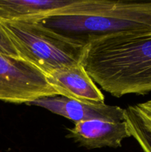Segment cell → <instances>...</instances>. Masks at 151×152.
<instances>
[{"label":"cell","instance_id":"3957f363","mask_svg":"<svg viewBox=\"0 0 151 152\" xmlns=\"http://www.w3.org/2000/svg\"><path fill=\"white\" fill-rule=\"evenodd\" d=\"M20 57L44 74L81 64L86 44L47 28L39 21L0 22Z\"/></svg>","mask_w":151,"mask_h":152},{"label":"cell","instance_id":"5b68a950","mask_svg":"<svg viewBox=\"0 0 151 152\" xmlns=\"http://www.w3.org/2000/svg\"><path fill=\"white\" fill-rule=\"evenodd\" d=\"M28 105L41 107L75 123L93 120L110 123H119L124 120V108L107 105L105 102L97 103L63 96H54L41 98Z\"/></svg>","mask_w":151,"mask_h":152},{"label":"cell","instance_id":"ba28073f","mask_svg":"<svg viewBox=\"0 0 151 152\" xmlns=\"http://www.w3.org/2000/svg\"><path fill=\"white\" fill-rule=\"evenodd\" d=\"M73 0H0V22L39 21L56 16Z\"/></svg>","mask_w":151,"mask_h":152},{"label":"cell","instance_id":"277c9868","mask_svg":"<svg viewBox=\"0 0 151 152\" xmlns=\"http://www.w3.org/2000/svg\"><path fill=\"white\" fill-rule=\"evenodd\" d=\"M54 96L60 95L41 70L22 58L0 53V100L28 105Z\"/></svg>","mask_w":151,"mask_h":152},{"label":"cell","instance_id":"7a4b0ae2","mask_svg":"<svg viewBox=\"0 0 151 152\" xmlns=\"http://www.w3.org/2000/svg\"><path fill=\"white\" fill-rule=\"evenodd\" d=\"M42 25L86 44L91 38L118 34L151 35V1L73 0Z\"/></svg>","mask_w":151,"mask_h":152},{"label":"cell","instance_id":"9c48e42d","mask_svg":"<svg viewBox=\"0 0 151 152\" xmlns=\"http://www.w3.org/2000/svg\"><path fill=\"white\" fill-rule=\"evenodd\" d=\"M124 121L130 135L144 152H151V120L144 116L135 105L124 109Z\"/></svg>","mask_w":151,"mask_h":152},{"label":"cell","instance_id":"6da1fadb","mask_svg":"<svg viewBox=\"0 0 151 152\" xmlns=\"http://www.w3.org/2000/svg\"><path fill=\"white\" fill-rule=\"evenodd\" d=\"M81 65L115 97L151 92V35L118 34L86 42Z\"/></svg>","mask_w":151,"mask_h":152},{"label":"cell","instance_id":"8992f818","mask_svg":"<svg viewBox=\"0 0 151 152\" xmlns=\"http://www.w3.org/2000/svg\"><path fill=\"white\" fill-rule=\"evenodd\" d=\"M67 137L87 149L104 147L117 148L126 138L131 137L126 121L110 123L100 120L78 122L68 129Z\"/></svg>","mask_w":151,"mask_h":152},{"label":"cell","instance_id":"8fae6325","mask_svg":"<svg viewBox=\"0 0 151 152\" xmlns=\"http://www.w3.org/2000/svg\"><path fill=\"white\" fill-rule=\"evenodd\" d=\"M135 106L144 116L151 120V100H148L142 103H139Z\"/></svg>","mask_w":151,"mask_h":152},{"label":"cell","instance_id":"30bf717a","mask_svg":"<svg viewBox=\"0 0 151 152\" xmlns=\"http://www.w3.org/2000/svg\"><path fill=\"white\" fill-rule=\"evenodd\" d=\"M0 53L13 56V57L21 58L16 46L14 45L13 41L5 31L1 22H0Z\"/></svg>","mask_w":151,"mask_h":152},{"label":"cell","instance_id":"52a82bcc","mask_svg":"<svg viewBox=\"0 0 151 152\" xmlns=\"http://www.w3.org/2000/svg\"><path fill=\"white\" fill-rule=\"evenodd\" d=\"M46 77L60 96L90 102H105V96L81 64L59 68L46 74Z\"/></svg>","mask_w":151,"mask_h":152}]
</instances>
